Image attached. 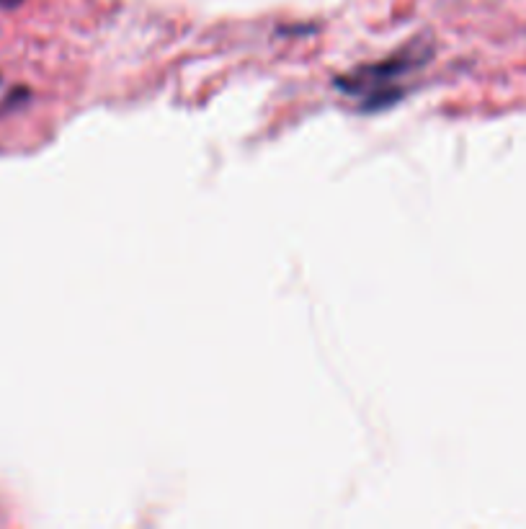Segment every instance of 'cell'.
Listing matches in <instances>:
<instances>
[{
	"label": "cell",
	"mask_w": 526,
	"mask_h": 529,
	"mask_svg": "<svg viewBox=\"0 0 526 529\" xmlns=\"http://www.w3.org/2000/svg\"><path fill=\"white\" fill-rule=\"evenodd\" d=\"M21 0H0V6L3 8H13V6H19Z\"/></svg>",
	"instance_id": "6da1fadb"
}]
</instances>
